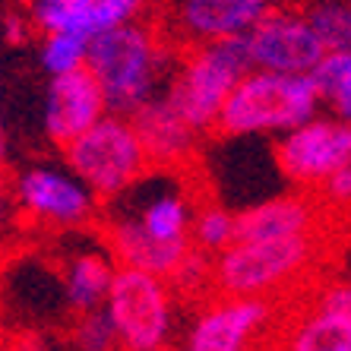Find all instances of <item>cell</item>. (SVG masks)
<instances>
[{
	"label": "cell",
	"instance_id": "obj_13",
	"mask_svg": "<svg viewBox=\"0 0 351 351\" xmlns=\"http://www.w3.org/2000/svg\"><path fill=\"white\" fill-rule=\"evenodd\" d=\"M121 269L117 256L111 254L108 241L98 234L86 231H70V247L60 256V301L70 313H92L101 311L114 285V276Z\"/></svg>",
	"mask_w": 351,
	"mask_h": 351
},
{
	"label": "cell",
	"instance_id": "obj_24",
	"mask_svg": "<svg viewBox=\"0 0 351 351\" xmlns=\"http://www.w3.org/2000/svg\"><path fill=\"white\" fill-rule=\"evenodd\" d=\"M311 80L319 89V98L332 101L345 89V82L351 80V51H326V58L317 64Z\"/></svg>",
	"mask_w": 351,
	"mask_h": 351
},
{
	"label": "cell",
	"instance_id": "obj_15",
	"mask_svg": "<svg viewBox=\"0 0 351 351\" xmlns=\"http://www.w3.org/2000/svg\"><path fill=\"white\" fill-rule=\"evenodd\" d=\"M152 0H23L25 19L38 32L95 35L136 23Z\"/></svg>",
	"mask_w": 351,
	"mask_h": 351
},
{
	"label": "cell",
	"instance_id": "obj_19",
	"mask_svg": "<svg viewBox=\"0 0 351 351\" xmlns=\"http://www.w3.org/2000/svg\"><path fill=\"white\" fill-rule=\"evenodd\" d=\"M89 35L80 32H41L38 38V66L48 80L70 76L89 64Z\"/></svg>",
	"mask_w": 351,
	"mask_h": 351
},
{
	"label": "cell",
	"instance_id": "obj_25",
	"mask_svg": "<svg viewBox=\"0 0 351 351\" xmlns=\"http://www.w3.org/2000/svg\"><path fill=\"white\" fill-rule=\"evenodd\" d=\"M311 307L351 319V282H326L313 291Z\"/></svg>",
	"mask_w": 351,
	"mask_h": 351
},
{
	"label": "cell",
	"instance_id": "obj_27",
	"mask_svg": "<svg viewBox=\"0 0 351 351\" xmlns=\"http://www.w3.org/2000/svg\"><path fill=\"white\" fill-rule=\"evenodd\" d=\"M13 215H19L16 213V203H13V193L0 187V234L13 225Z\"/></svg>",
	"mask_w": 351,
	"mask_h": 351
},
{
	"label": "cell",
	"instance_id": "obj_18",
	"mask_svg": "<svg viewBox=\"0 0 351 351\" xmlns=\"http://www.w3.org/2000/svg\"><path fill=\"white\" fill-rule=\"evenodd\" d=\"M276 351H351V319L307 304L285 323Z\"/></svg>",
	"mask_w": 351,
	"mask_h": 351
},
{
	"label": "cell",
	"instance_id": "obj_4",
	"mask_svg": "<svg viewBox=\"0 0 351 351\" xmlns=\"http://www.w3.org/2000/svg\"><path fill=\"white\" fill-rule=\"evenodd\" d=\"M319 105L323 98L311 76L250 70L231 92L228 105L221 111L219 133L221 136L278 139L317 117Z\"/></svg>",
	"mask_w": 351,
	"mask_h": 351
},
{
	"label": "cell",
	"instance_id": "obj_9",
	"mask_svg": "<svg viewBox=\"0 0 351 351\" xmlns=\"http://www.w3.org/2000/svg\"><path fill=\"white\" fill-rule=\"evenodd\" d=\"M272 323L276 307L266 298L213 294L184 317L174 351H263Z\"/></svg>",
	"mask_w": 351,
	"mask_h": 351
},
{
	"label": "cell",
	"instance_id": "obj_28",
	"mask_svg": "<svg viewBox=\"0 0 351 351\" xmlns=\"http://www.w3.org/2000/svg\"><path fill=\"white\" fill-rule=\"evenodd\" d=\"M329 108H332V114H339L342 121H351V80L345 82V89L329 101Z\"/></svg>",
	"mask_w": 351,
	"mask_h": 351
},
{
	"label": "cell",
	"instance_id": "obj_5",
	"mask_svg": "<svg viewBox=\"0 0 351 351\" xmlns=\"http://www.w3.org/2000/svg\"><path fill=\"white\" fill-rule=\"evenodd\" d=\"M319 234L285 241H234L213 256V291L234 298H278L298 288L319 260Z\"/></svg>",
	"mask_w": 351,
	"mask_h": 351
},
{
	"label": "cell",
	"instance_id": "obj_20",
	"mask_svg": "<svg viewBox=\"0 0 351 351\" xmlns=\"http://www.w3.org/2000/svg\"><path fill=\"white\" fill-rule=\"evenodd\" d=\"M237 241V209L219 203V199H203L193 219V247L209 256L225 254Z\"/></svg>",
	"mask_w": 351,
	"mask_h": 351
},
{
	"label": "cell",
	"instance_id": "obj_12",
	"mask_svg": "<svg viewBox=\"0 0 351 351\" xmlns=\"http://www.w3.org/2000/svg\"><path fill=\"white\" fill-rule=\"evenodd\" d=\"M272 0H168V32L184 48L247 38L269 16Z\"/></svg>",
	"mask_w": 351,
	"mask_h": 351
},
{
	"label": "cell",
	"instance_id": "obj_7",
	"mask_svg": "<svg viewBox=\"0 0 351 351\" xmlns=\"http://www.w3.org/2000/svg\"><path fill=\"white\" fill-rule=\"evenodd\" d=\"M16 213L29 225L48 231H86L101 219L98 193L66 162H32L23 165L10 184Z\"/></svg>",
	"mask_w": 351,
	"mask_h": 351
},
{
	"label": "cell",
	"instance_id": "obj_23",
	"mask_svg": "<svg viewBox=\"0 0 351 351\" xmlns=\"http://www.w3.org/2000/svg\"><path fill=\"white\" fill-rule=\"evenodd\" d=\"M168 282L184 298H196V294H203V291H213V256L193 247L187 254V260L180 263L178 272Z\"/></svg>",
	"mask_w": 351,
	"mask_h": 351
},
{
	"label": "cell",
	"instance_id": "obj_8",
	"mask_svg": "<svg viewBox=\"0 0 351 351\" xmlns=\"http://www.w3.org/2000/svg\"><path fill=\"white\" fill-rule=\"evenodd\" d=\"M60 152L64 162L95 190L101 203L121 196L152 168L146 143L133 117L127 114H105L92 130H86Z\"/></svg>",
	"mask_w": 351,
	"mask_h": 351
},
{
	"label": "cell",
	"instance_id": "obj_2",
	"mask_svg": "<svg viewBox=\"0 0 351 351\" xmlns=\"http://www.w3.org/2000/svg\"><path fill=\"white\" fill-rule=\"evenodd\" d=\"M180 51L156 25L127 23L95 35L89 45V73L98 80L111 114L133 117L168 86Z\"/></svg>",
	"mask_w": 351,
	"mask_h": 351
},
{
	"label": "cell",
	"instance_id": "obj_10",
	"mask_svg": "<svg viewBox=\"0 0 351 351\" xmlns=\"http://www.w3.org/2000/svg\"><path fill=\"white\" fill-rule=\"evenodd\" d=\"M278 174L301 190H319L351 165V121L339 114H317L298 130L276 139Z\"/></svg>",
	"mask_w": 351,
	"mask_h": 351
},
{
	"label": "cell",
	"instance_id": "obj_3",
	"mask_svg": "<svg viewBox=\"0 0 351 351\" xmlns=\"http://www.w3.org/2000/svg\"><path fill=\"white\" fill-rule=\"evenodd\" d=\"M250 70H254V60L247 51V38L187 48L180 51L178 66L162 95L196 133L209 136V133H219L221 111L228 105L234 86Z\"/></svg>",
	"mask_w": 351,
	"mask_h": 351
},
{
	"label": "cell",
	"instance_id": "obj_11",
	"mask_svg": "<svg viewBox=\"0 0 351 351\" xmlns=\"http://www.w3.org/2000/svg\"><path fill=\"white\" fill-rule=\"evenodd\" d=\"M247 51L254 70L288 76H311L319 60L326 58V48L313 32L307 13L288 7L269 10V16L247 35Z\"/></svg>",
	"mask_w": 351,
	"mask_h": 351
},
{
	"label": "cell",
	"instance_id": "obj_14",
	"mask_svg": "<svg viewBox=\"0 0 351 351\" xmlns=\"http://www.w3.org/2000/svg\"><path fill=\"white\" fill-rule=\"evenodd\" d=\"M108 111V98L89 73V66L80 73L48 80L41 98V130L58 149L70 146L86 130H92Z\"/></svg>",
	"mask_w": 351,
	"mask_h": 351
},
{
	"label": "cell",
	"instance_id": "obj_1",
	"mask_svg": "<svg viewBox=\"0 0 351 351\" xmlns=\"http://www.w3.org/2000/svg\"><path fill=\"white\" fill-rule=\"evenodd\" d=\"M199 203L190 168L152 165L133 187L101 206V237L121 266L171 278L193 250Z\"/></svg>",
	"mask_w": 351,
	"mask_h": 351
},
{
	"label": "cell",
	"instance_id": "obj_26",
	"mask_svg": "<svg viewBox=\"0 0 351 351\" xmlns=\"http://www.w3.org/2000/svg\"><path fill=\"white\" fill-rule=\"evenodd\" d=\"M317 193L332 206H351V165L342 168V171H335Z\"/></svg>",
	"mask_w": 351,
	"mask_h": 351
},
{
	"label": "cell",
	"instance_id": "obj_29",
	"mask_svg": "<svg viewBox=\"0 0 351 351\" xmlns=\"http://www.w3.org/2000/svg\"><path fill=\"white\" fill-rule=\"evenodd\" d=\"M0 162H3V139H0Z\"/></svg>",
	"mask_w": 351,
	"mask_h": 351
},
{
	"label": "cell",
	"instance_id": "obj_6",
	"mask_svg": "<svg viewBox=\"0 0 351 351\" xmlns=\"http://www.w3.org/2000/svg\"><path fill=\"white\" fill-rule=\"evenodd\" d=\"M121 351H168L180 335L178 291L168 278L121 266L105 301Z\"/></svg>",
	"mask_w": 351,
	"mask_h": 351
},
{
	"label": "cell",
	"instance_id": "obj_17",
	"mask_svg": "<svg viewBox=\"0 0 351 351\" xmlns=\"http://www.w3.org/2000/svg\"><path fill=\"white\" fill-rule=\"evenodd\" d=\"M139 136L146 143V152L152 165L165 168H190L193 158L203 152V133H196L184 117L171 108V101L158 92L149 105H143L133 114Z\"/></svg>",
	"mask_w": 351,
	"mask_h": 351
},
{
	"label": "cell",
	"instance_id": "obj_16",
	"mask_svg": "<svg viewBox=\"0 0 351 351\" xmlns=\"http://www.w3.org/2000/svg\"><path fill=\"white\" fill-rule=\"evenodd\" d=\"M319 228H323V206L311 190L276 193L237 213V241H285V237L319 234Z\"/></svg>",
	"mask_w": 351,
	"mask_h": 351
},
{
	"label": "cell",
	"instance_id": "obj_21",
	"mask_svg": "<svg viewBox=\"0 0 351 351\" xmlns=\"http://www.w3.org/2000/svg\"><path fill=\"white\" fill-rule=\"evenodd\" d=\"M307 19L326 51H351V0H319Z\"/></svg>",
	"mask_w": 351,
	"mask_h": 351
},
{
	"label": "cell",
	"instance_id": "obj_22",
	"mask_svg": "<svg viewBox=\"0 0 351 351\" xmlns=\"http://www.w3.org/2000/svg\"><path fill=\"white\" fill-rule=\"evenodd\" d=\"M70 339H73L76 351H121L114 323H111V317L105 313V307H101V311H92V313H80Z\"/></svg>",
	"mask_w": 351,
	"mask_h": 351
}]
</instances>
